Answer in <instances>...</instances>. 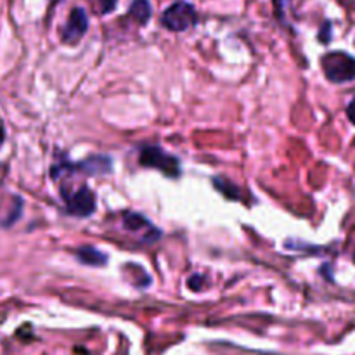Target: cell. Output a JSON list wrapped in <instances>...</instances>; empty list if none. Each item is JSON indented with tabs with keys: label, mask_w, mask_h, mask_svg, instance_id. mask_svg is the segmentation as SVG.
<instances>
[{
	"label": "cell",
	"mask_w": 355,
	"mask_h": 355,
	"mask_svg": "<svg viewBox=\"0 0 355 355\" xmlns=\"http://www.w3.org/2000/svg\"><path fill=\"white\" fill-rule=\"evenodd\" d=\"M322 71L333 83L355 82V58L343 51L328 52L321 59Z\"/></svg>",
	"instance_id": "6da1fadb"
},
{
	"label": "cell",
	"mask_w": 355,
	"mask_h": 355,
	"mask_svg": "<svg viewBox=\"0 0 355 355\" xmlns=\"http://www.w3.org/2000/svg\"><path fill=\"white\" fill-rule=\"evenodd\" d=\"M139 163L146 168L159 170L170 179H177L182 173L179 158L163 151L159 146H142L141 151H139Z\"/></svg>",
	"instance_id": "7a4b0ae2"
},
{
	"label": "cell",
	"mask_w": 355,
	"mask_h": 355,
	"mask_svg": "<svg viewBox=\"0 0 355 355\" xmlns=\"http://www.w3.org/2000/svg\"><path fill=\"white\" fill-rule=\"evenodd\" d=\"M111 158L110 156H90V158L83 159V162H64V163H55L51 170L52 179H59L64 173H73V172H82L87 175H106L113 170L111 166Z\"/></svg>",
	"instance_id": "3957f363"
},
{
	"label": "cell",
	"mask_w": 355,
	"mask_h": 355,
	"mask_svg": "<svg viewBox=\"0 0 355 355\" xmlns=\"http://www.w3.org/2000/svg\"><path fill=\"white\" fill-rule=\"evenodd\" d=\"M61 198L64 200L66 214L76 218H87L96 211V194L89 186H80L76 191L61 187Z\"/></svg>",
	"instance_id": "277c9868"
},
{
	"label": "cell",
	"mask_w": 355,
	"mask_h": 355,
	"mask_svg": "<svg viewBox=\"0 0 355 355\" xmlns=\"http://www.w3.org/2000/svg\"><path fill=\"white\" fill-rule=\"evenodd\" d=\"M196 21V9H194L193 3L186 2V0L173 2L162 16L163 26L168 28L170 31H186L191 26H194Z\"/></svg>",
	"instance_id": "5b68a950"
},
{
	"label": "cell",
	"mask_w": 355,
	"mask_h": 355,
	"mask_svg": "<svg viewBox=\"0 0 355 355\" xmlns=\"http://www.w3.org/2000/svg\"><path fill=\"white\" fill-rule=\"evenodd\" d=\"M123 227L128 232H134L135 236H139L142 243H155L162 236V231L158 227H155L141 214H134V211H128V214L123 215Z\"/></svg>",
	"instance_id": "8992f818"
},
{
	"label": "cell",
	"mask_w": 355,
	"mask_h": 355,
	"mask_svg": "<svg viewBox=\"0 0 355 355\" xmlns=\"http://www.w3.org/2000/svg\"><path fill=\"white\" fill-rule=\"evenodd\" d=\"M89 30V16H87L85 9L82 7H75L69 14V19L66 23L64 30H62V42L69 45H75L82 40L83 35Z\"/></svg>",
	"instance_id": "52a82bcc"
},
{
	"label": "cell",
	"mask_w": 355,
	"mask_h": 355,
	"mask_svg": "<svg viewBox=\"0 0 355 355\" xmlns=\"http://www.w3.org/2000/svg\"><path fill=\"white\" fill-rule=\"evenodd\" d=\"M76 260L89 267H104L107 263V255L94 246H80L75 252Z\"/></svg>",
	"instance_id": "ba28073f"
},
{
	"label": "cell",
	"mask_w": 355,
	"mask_h": 355,
	"mask_svg": "<svg viewBox=\"0 0 355 355\" xmlns=\"http://www.w3.org/2000/svg\"><path fill=\"white\" fill-rule=\"evenodd\" d=\"M128 12H130V16L134 17L139 24H146L153 12L151 3H149V0H134L130 9H128Z\"/></svg>",
	"instance_id": "9c48e42d"
},
{
	"label": "cell",
	"mask_w": 355,
	"mask_h": 355,
	"mask_svg": "<svg viewBox=\"0 0 355 355\" xmlns=\"http://www.w3.org/2000/svg\"><path fill=\"white\" fill-rule=\"evenodd\" d=\"M214 184H215V187H217V189L220 191L222 194H224V196L231 198V200H239V198H241V194H239L238 187H234V186H232V184H229L227 180L220 179V177H215Z\"/></svg>",
	"instance_id": "30bf717a"
},
{
	"label": "cell",
	"mask_w": 355,
	"mask_h": 355,
	"mask_svg": "<svg viewBox=\"0 0 355 355\" xmlns=\"http://www.w3.org/2000/svg\"><path fill=\"white\" fill-rule=\"evenodd\" d=\"M89 2L92 3L94 10H97L99 14H107V12H113L118 0H89Z\"/></svg>",
	"instance_id": "8fae6325"
},
{
	"label": "cell",
	"mask_w": 355,
	"mask_h": 355,
	"mask_svg": "<svg viewBox=\"0 0 355 355\" xmlns=\"http://www.w3.org/2000/svg\"><path fill=\"white\" fill-rule=\"evenodd\" d=\"M329 33H331V23L328 21V23H324V26H322V30H321V35H319V37H321L322 44H328Z\"/></svg>",
	"instance_id": "7c38bea8"
},
{
	"label": "cell",
	"mask_w": 355,
	"mask_h": 355,
	"mask_svg": "<svg viewBox=\"0 0 355 355\" xmlns=\"http://www.w3.org/2000/svg\"><path fill=\"white\" fill-rule=\"evenodd\" d=\"M347 116H349V120L355 125V97L350 101L349 106H347Z\"/></svg>",
	"instance_id": "4fadbf2b"
},
{
	"label": "cell",
	"mask_w": 355,
	"mask_h": 355,
	"mask_svg": "<svg viewBox=\"0 0 355 355\" xmlns=\"http://www.w3.org/2000/svg\"><path fill=\"white\" fill-rule=\"evenodd\" d=\"M201 283H203V277H200V276H193L189 279V286L196 291L201 288Z\"/></svg>",
	"instance_id": "5bb4252c"
},
{
	"label": "cell",
	"mask_w": 355,
	"mask_h": 355,
	"mask_svg": "<svg viewBox=\"0 0 355 355\" xmlns=\"http://www.w3.org/2000/svg\"><path fill=\"white\" fill-rule=\"evenodd\" d=\"M3 141H6V128H3L2 120H0V148H2Z\"/></svg>",
	"instance_id": "9a60e30c"
},
{
	"label": "cell",
	"mask_w": 355,
	"mask_h": 355,
	"mask_svg": "<svg viewBox=\"0 0 355 355\" xmlns=\"http://www.w3.org/2000/svg\"><path fill=\"white\" fill-rule=\"evenodd\" d=\"M354 260H355V255H354Z\"/></svg>",
	"instance_id": "2e32d148"
}]
</instances>
